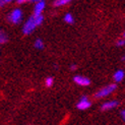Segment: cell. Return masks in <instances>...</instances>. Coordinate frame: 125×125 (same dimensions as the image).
Listing matches in <instances>:
<instances>
[{
	"mask_svg": "<svg viewBox=\"0 0 125 125\" xmlns=\"http://www.w3.org/2000/svg\"><path fill=\"white\" fill-rule=\"evenodd\" d=\"M5 4H7V2H6V0H0V7H3V6Z\"/></svg>",
	"mask_w": 125,
	"mask_h": 125,
	"instance_id": "2e32d148",
	"label": "cell"
},
{
	"mask_svg": "<svg viewBox=\"0 0 125 125\" xmlns=\"http://www.w3.org/2000/svg\"><path fill=\"white\" fill-rule=\"evenodd\" d=\"M72 0H55L53 2V5L55 7H61V6H64V5H67L69 4Z\"/></svg>",
	"mask_w": 125,
	"mask_h": 125,
	"instance_id": "9c48e42d",
	"label": "cell"
},
{
	"mask_svg": "<svg viewBox=\"0 0 125 125\" xmlns=\"http://www.w3.org/2000/svg\"><path fill=\"white\" fill-rule=\"evenodd\" d=\"M16 2L18 4H22V3H26V2H34V0H16Z\"/></svg>",
	"mask_w": 125,
	"mask_h": 125,
	"instance_id": "5bb4252c",
	"label": "cell"
},
{
	"mask_svg": "<svg viewBox=\"0 0 125 125\" xmlns=\"http://www.w3.org/2000/svg\"><path fill=\"white\" fill-rule=\"evenodd\" d=\"M45 6H46L45 2H38V3H36L35 7H34V13H33V15H42V12H43L44 9H45Z\"/></svg>",
	"mask_w": 125,
	"mask_h": 125,
	"instance_id": "8992f818",
	"label": "cell"
},
{
	"mask_svg": "<svg viewBox=\"0 0 125 125\" xmlns=\"http://www.w3.org/2000/svg\"><path fill=\"white\" fill-rule=\"evenodd\" d=\"M11 1H13V0H6V2H7V3H9V2H11Z\"/></svg>",
	"mask_w": 125,
	"mask_h": 125,
	"instance_id": "ffe728a7",
	"label": "cell"
},
{
	"mask_svg": "<svg viewBox=\"0 0 125 125\" xmlns=\"http://www.w3.org/2000/svg\"><path fill=\"white\" fill-rule=\"evenodd\" d=\"M121 116H122V118L125 120V110H123L122 112H121Z\"/></svg>",
	"mask_w": 125,
	"mask_h": 125,
	"instance_id": "e0dca14e",
	"label": "cell"
},
{
	"mask_svg": "<svg viewBox=\"0 0 125 125\" xmlns=\"http://www.w3.org/2000/svg\"><path fill=\"white\" fill-rule=\"evenodd\" d=\"M123 59H124V60H125V56H124V57H123Z\"/></svg>",
	"mask_w": 125,
	"mask_h": 125,
	"instance_id": "7402d4cb",
	"label": "cell"
},
{
	"mask_svg": "<svg viewBox=\"0 0 125 125\" xmlns=\"http://www.w3.org/2000/svg\"><path fill=\"white\" fill-rule=\"evenodd\" d=\"M43 21H44L43 14L42 15H32L26 21V23L23 24V28H22L23 35H31L36 30L37 27L42 24Z\"/></svg>",
	"mask_w": 125,
	"mask_h": 125,
	"instance_id": "6da1fadb",
	"label": "cell"
},
{
	"mask_svg": "<svg viewBox=\"0 0 125 125\" xmlns=\"http://www.w3.org/2000/svg\"><path fill=\"white\" fill-rule=\"evenodd\" d=\"M53 83H54V80H53L52 77H47V78L45 79V84H46V86H48V87L52 86V85H53Z\"/></svg>",
	"mask_w": 125,
	"mask_h": 125,
	"instance_id": "4fadbf2b",
	"label": "cell"
},
{
	"mask_svg": "<svg viewBox=\"0 0 125 125\" xmlns=\"http://www.w3.org/2000/svg\"><path fill=\"white\" fill-rule=\"evenodd\" d=\"M123 77H124V71L123 70H117L114 73V76H113V78L116 83H120L123 79Z\"/></svg>",
	"mask_w": 125,
	"mask_h": 125,
	"instance_id": "ba28073f",
	"label": "cell"
},
{
	"mask_svg": "<svg viewBox=\"0 0 125 125\" xmlns=\"http://www.w3.org/2000/svg\"><path fill=\"white\" fill-rule=\"evenodd\" d=\"M116 89H117V85H116V84H114V83H113V84H109V85H107V86L103 87V89L99 90V91L95 94V98H96V99L105 98V97L111 95V94L113 93Z\"/></svg>",
	"mask_w": 125,
	"mask_h": 125,
	"instance_id": "7a4b0ae2",
	"label": "cell"
},
{
	"mask_svg": "<svg viewBox=\"0 0 125 125\" xmlns=\"http://www.w3.org/2000/svg\"><path fill=\"white\" fill-rule=\"evenodd\" d=\"M123 37H124V38H125V32H124V34H123Z\"/></svg>",
	"mask_w": 125,
	"mask_h": 125,
	"instance_id": "44dd1931",
	"label": "cell"
},
{
	"mask_svg": "<svg viewBox=\"0 0 125 125\" xmlns=\"http://www.w3.org/2000/svg\"><path fill=\"white\" fill-rule=\"evenodd\" d=\"M46 0H34V2H36V3H38V2H45Z\"/></svg>",
	"mask_w": 125,
	"mask_h": 125,
	"instance_id": "d6986e66",
	"label": "cell"
},
{
	"mask_svg": "<svg viewBox=\"0 0 125 125\" xmlns=\"http://www.w3.org/2000/svg\"><path fill=\"white\" fill-rule=\"evenodd\" d=\"M21 20H22V11L20 8L13 9L7 16V21L13 24L20 23L21 21Z\"/></svg>",
	"mask_w": 125,
	"mask_h": 125,
	"instance_id": "3957f363",
	"label": "cell"
},
{
	"mask_svg": "<svg viewBox=\"0 0 125 125\" xmlns=\"http://www.w3.org/2000/svg\"><path fill=\"white\" fill-rule=\"evenodd\" d=\"M7 41H8L7 35H6L2 30H0V45H2V44H5Z\"/></svg>",
	"mask_w": 125,
	"mask_h": 125,
	"instance_id": "30bf717a",
	"label": "cell"
},
{
	"mask_svg": "<svg viewBox=\"0 0 125 125\" xmlns=\"http://www.w3.org/2000/svg\"><path fill=\"white\" fill-rule=\"evenodd\" d=\"M34 47L38 50H42L44 48V42L41 40V39H37L34 43Z\"/></svg>",
	"mask_w": 125,
	"mask_h": 125,
	"instance_id": "8fae6325",
	"label": "cell"
},
{
	"mask_svg": "<svg viewBox=\"0 0 125 125\" xmlns=\"http://www.w3.org/2000/svg\"><path fill=\"white\" fill-rule=\"evenodd\" d=\"M125 45V40H119L117 42V46H124Z\"/></svg>",
	"mask_w": 125,
	"mask_h": 125,
	"instance_id": "9a60e30c",
	"label": "cell"
},
{
	"mask_svg": "<svg viewBox=\"0 0 125 125\" xmlns=\"http://www.w3.org/2000/svg\"><path fill=\"white\" fill-rule=\"evenodd\" d=\"M91 105H92V103L89 101L87 97L83 96V97L80 98L79 102H78L77 105H76V107H77V109H79V110H86L87 108L91 107Z\"/></svg>",
	"mask_w": 125,
	"mask_h": 125,
	"instance_id": "277c9868",
	"label": "cell"
},
{
	"mask_svg": "<svg viewBox=\"0 0 125 125\" xmlns=\"http://www.w3.org/2000/svg\"><path fill=\"white\" fill-rule=\"evenodd\" d=\"M64 21H65L66 23H69V24L73 23V22H74V18H73L72 14H71V13H66L65 16H64Z\"/></svg>",
	"mask_w": 125,
	"mask_h": 125,
	"instance_id": "7c38bea8",
	"label": "cell"
},
{
	"mask_svg": "<svg viewBox=\"0 0 125 125\" xmlns=\"http://www.w3.org/2000/svg\"><path fill=\"white\" fill-rule=\"evenodd\" d=\"M118 105H119V102H117V101H109V102L104 103V104L102 105L101 109H102L103 111H107V110H111V109L116 108Z\"/></svg>",
	"mask_w": 125,
	"mask_h": 125,
	"instance_id": "52a82bcc",
	"label": "cell"
},
{
	"mask_svg": "<svg viewBox=\"0 0 125 125\" xmlns=\"http://www.w3.org/2000/svg\"><path fill=\"white\" fill-rule=\"evenodd\" d=\"M73 82L75 83L78 85H82V86H86L91 83V80L89 78H86L83 75H76L73 77Z\"/></svg>",
	"mask_w": 125,
	"mask_h": 125,
	"instance_id": "5b68a950",
	"label": "cell"
},
{
	"mask_svg": "<svg viewBox=\"0 0 125 125\" xmlns=\"http://www.w3.org/2000/svg\"><path fill=\"white\" fill-rule=\"evenodd\" d=\"M70 67H71V70H75L76 69V65H74V64H72Z\"/></svg>",
	"mask_w": 125,
	"mask_h": 125,
	"instance_id": "ac0fdd59",
	"label": "cell"
}]
</instances>
